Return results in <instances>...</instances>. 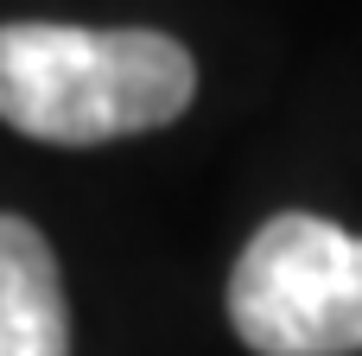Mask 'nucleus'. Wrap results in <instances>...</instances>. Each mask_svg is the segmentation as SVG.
<instances>
[{
	"mask_svg": "<svg viewBox=\"0 0 362 356\" xmlns=\"http://www.w3.org/2000/svg\"><path fill=\"white\" fill-rule=\"evenodd\" d=\"M0 356H70L64 280L25 217H0Z\"/></svg>",
	"mask_w": 362,
	"mask_h": 356,
	"instance_id": "nucleus-3",
	"label": "nucleus"
},
{
	"mask_svg": "<svg viewBox=\"0 0 362 356\" xmlns=\"http://www.w3.org/2000/svg\"><path fill=\"white\" fill-rule=\"evenodd\" d=\"M229 318L255 356H356L362 236L305 210L261 223L229 274Z\"/></svg>",
	"mask_w": 362,
	"mask_h": 356,
	"instance_id": "nucleus-2",
	"label": "nucleus"
},
{
	"mask_svg": "<svg viewBox=\"0 0 362 356\" xmlns=\"http://www.w3.org/2000/svg\"><path fill=\"white\" fill-rule=\"evenodd\" d=\"M197 89V64L178 38L140 25H51L19 19L0 25V121L51 140L95 147L121 134H146L185 115Z\"/></svg>",
	"mask_w": 362,
	"mask_h": 356,
	"instance_id": "nucleus-1",
	"label": "nucleus"
}]
</instances>
